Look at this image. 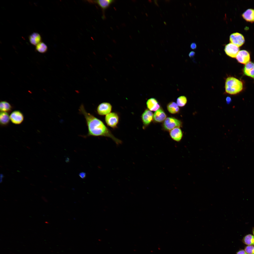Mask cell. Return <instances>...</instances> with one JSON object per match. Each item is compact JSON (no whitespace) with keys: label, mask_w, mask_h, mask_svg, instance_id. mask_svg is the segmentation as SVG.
I'll return each instance as SVG.
<instances>
[{"label":"cell","mask_w":254,"mask_h":254,"mask_svg":"<svg viewBox=\"0 0 254 254\" xmlns=\"http://www.w3.org/2000/svg\"><path fill=\"white\" fill-rule=\"evenodd\" d=\"M239 50L238 47L231 43L226 45L224 50L226 54L228 56L232 58H235Z\"/></svg>","instance_id":"cell-7"},{"label":"cell","mask_w":254,"mask_h":254,"mask_svg":"<svg viewBox=\"0 0 254 254\" xmlns=\"http://www.w3.org/2000/svg\"><path fill=\"white\" fill-rule=\"evenodd\" d=\"M245 250L247 254H254V246L248 245L245 248Z\"/></svg>","instance_id":"cell-24"},{"label":"cell","mask_w":254,"mask_h":254,"mask_svg":"<svg viewBox=\"0 0 254 254\" xmlns=\"http://www.w3.org/2000/svg\"><path fill=\"white\" fill-rule=\"evenodd\" d=\"M147 106L151 111H156L160 107V105L157 100L153 98L149 99L146 103Z\"/></svg>","instance_id":"cell-13"},{"label":"cell","mask_w":254,"mask_h":254,"mask_svg":"<svg viewBox=\"0 0 254 254\" xmlns=\"http://www.w3.org/2000/svg\"><path fill=\"white\" fill-rule=\"evenodd\" d=\"M114 1L112 0H98L95 1L96 2L103 10L108 8Z\"/></svg>","instance_id":"cell-20"},{"label":"cell","mask_w":254,"mask_h":254,"mask_svg":"<svg viewBox=\"0 0 254 254\" xmlns=\"http://www.w3.org/2000/svg\"><path fill=\"white\" fill-rule=\"evenodd\" d=\"M112 108V106L109 103L103 102L98 106L96 109L97 112L99 115H106L111 113Z\"/></svg>","instance_id":"cell-5"},{"label":"cell","mask_w":254,"mask_h":254,"mask_svg":"<svg viewBox=\"0 0 254 254\" xmlns=\"http://www.w3.org/2000/svg\"><path fill=\"white\" fill-rule=\"evenodd\" d=\"M170 134L173 139L177 142L180 141L183 135L182 132L179 127H176L171 130Z\"/></svg>","instance_id":"cell-12"},{"label":"cell","mask_w":254,"mask_h":254,"mask_svg":"<svg viewBox=\"0 0 254 254\" xmlns=\"http://www.w3.org/2000/svg\"><path fill=\"white\" fill-rule=\"evenodd\" d=\"M226 92L231 95L239 93L243 90L242 82L238 79L232 77H229L226 79L225 83Z\"/></svg>","instance_id":"cell-2"},{"label":"cell","mask_w":254,"mask_h":254,"mask_svg":"<svg viewBox=\"0 0 254 254\" xmlns=\"http://www.w3.org/2000/svg\"><path fill=\"white\" fill-rule=\"evenodd\" d=\"M29 39L30 43L36 46L41 42L42 40L41 36L37 32H34L32 34L29 36Z\"/></svg>","instance_id":"cell-16"},{"label":"cell","mask_w":254,"mask_h":254,"mask_svg":"<svg viewBox=\"0 0 254 254\" xmlns=\"http://www.w3.org/2000/svg\"><path fill=\"white\" fill-rule=\"evenodd\" d=\"M236 58L239 63L244 64H246L249 62L250 59L249 53L245 50L239 51Z\"/></svg>","instance_id":"cell-9"},{"label":"cell","mask_w":254,"mask_h":254,"mask_svg":"<svg viewBox=\"0 0 254 254\" xmlns=\"http://www.w3.org/2000/svg\"><path fill=\"white\" fill-rule=\"evenodd\" d=\"M36 49L39 52L44 53L47 51L48 47L44 43L41 42L36 46Z\"/></svg>","instance_id":"cell-22"},{"label":"cell","mask_w":254,"mask_h":254,"mask_svg":"<svg viewBox=\"0 0 254 254\" xmlns=\"http://www.w3.org/2000/svg\"><path fill=\"white\" fill-rule=\"evenodd\" d=\"M243 242L248 245H254V236L251 234L246 235L243 239Z\"/></svg>","instance_id":"cell-21"},{"label":"cell","mask_w":254,"mask_h":254,"mask_svg":"<svg viewBox=\"0 0 254 254\" xmlns=\"http://www.w3.org/2000/svg\"><path fill=\"white\" fill-rule=\"evenodd\" d=\"M10 120L8 113L1 112L0 114V123L2 126H6L9 124Z\"/></svg>","instance_id":"cell-17"},{"label":"cell","mask_w":254,"mask_h":254,"mask_svg":"<svg viewBox=\"0 0 254 254\" xmlns=\"http://www.w3.org/2000/svg\"><path fill=\"white\" fill-rule=\"evenodd\" d=\"M79 177L82 179L84 178L86 176V173L83 172H82L79 173Z\"/></svg>","instance_id":"cell-25"},{"label":"cell","mask_w":254,"mask_h":254,"mask_svg":"<svg viewBox=\"0 0 254 254\" xmlns=\"http://www.w3.org/2000/svg\"><path fill=\"white\" fill-rule=\"evenodd\" d=\"M166 115L163 110L159 108L154 114L153 118L154 120L158 122H161L166 119Z\"/></svg>","instance_id":"cell-14"},{"label":"cell","mask_w":254,"mask_h":254,"mask_svg":"<svg viewBox=\"0 0 254 254\" xmlns=\"http://www.w3.org/2000/svg\"><path fill=\"white\" fill-rule=\"evenodd\" d=\"M243 18L246 21L253 22H254V9H247L242 14Z\"/></svg>","instance_id":"cell-15"},{"label":"cell","mask_w":254,"mask_h":254,"mask_svg":"<svg viewBox=\"0 0 254 254\" xmlns=\"http://www.w3.org/2000/svg\"><path fill=\"white\" fill-rule=\"evenodd\" d=\"M181 122L178 119L172 117H168L164 120L163 126L164 128L168 131L171 130L176 127L182 126Z\"/></svg>","instance_id":"cell-4"},{"label":"cell","mask_w":254,"mask_h":254,"mask_svg":"<svg viewBox=\"0 0 254 254\" xmlns=\"http://www.w3.org/2000/svg\"><path fill=\"white\" fill-rule=\"evenodd\" d=\"M226 100L227 103L228 104L230 103L231 101V98L229 97H227L226 98Z\"/></svg>","instance_id":"cell-28"},{"label":"cell","mask_w":254,"mask_h":254,"mask_svg":"<svg viewBox=\"0 0 254 254\" xmlns=\"http://www.w3.org/2000/svg\"><path fill=\"white\" fill-rule=\"evenodd\" d=\"M105 119L108 126L114 129L117 127L119 116L117 113L114 112L110 113L106 115Z\"/></svg>","instance_id":"cell-3"},{"label":"cell","mask_w":254,"mask_h":254,"mask_svg":"<svg viewBox=\"0 0 254 254\" xmlns=\"http://www.w3.org/2000/svg\"><path fill=\"white\" fill-rule=\"evenodd\" d=\"M230 40L231 43L238 47L242 46L245 41L243 35L238 32L234 33L231 34L230 37Z\"/></svg>","instance_id":"cell-6"},{"label":"cell","mask_w":254,"mask_h":254,"mask_svg":"<svg viewBox=\"0 0 254 254\" xmlns=\"http://www.w3.org/2000/svg\"><path fill=\"white\" fill-rule=\"evenodd\" d=\"M236 254H247L245 251L244 250H241L238 251Z\"/></svg>","instance_id":"cell-26"},{"label":"cell","mask_w":254,"mask_h":254,"mask_svg":"<svg viewBox=\"0 0 254 254\" xmlns=\"http://www.w3.org/2000/svg\"><path fill=\"white\" fill-rule=\"evenodd\" d=\"M243 72L245 75L254 79V63L249 62L246 64Z\"/></svg>","instance_id":"cell-11"},{"label":"cell","mask_w":254,"mask_h":254,"mask_svg":"<svg viewBox=\"0 0 254 254\" xmlns=\"http://www.w3.org/2000/svg\"><path fill=\"white\" fill-rule=\"evenodd\" d=\"M79 110L86 120L88 129L87 136L107 137L118 145L122 144V141L115 137L101 120L86 111L83 104L80 106Z\"/></svg>","instance_id":"cell-1"},{"label":"cell","mask_w":254,"mask_h":254,"mask_svg":"<svg viewBox=\"0 0 254 254\" xmlns=\"http://www.w3.org/2000/svg\"><path fill=\"white\" fill-rule=\"evenodd\" d=\"M10 117L12 122L15 124H21L24 119L23 114L19 110H15L12 112L10 115Z\"/></svg>","instance_id":"cell-8"},{"label":"cell","mask_w":254,"mask_h":254,"mask_svg":"<svg viewBox=\"0 0 254 254\" xmlns=\"http://www.w3.org/2000/svg\"><path fill=\"white\" fill-rule=\"evenodd\" d=\"M167 108L169 112L172 114L178 112L179 110V108L177 103L173 102H170L168 104Z\"/></svg>","instance_id":"cell-19"},{"label":"cell","mask_w":254,"mask_h":254,"mask_svg":"<svg viewBox=\"0 0 254 254\" xmlns=\"http://www.w3.org/2000/svg\"><path fill=\"white\" fill-rule=\"evenodd\" d=\"M253 234H254V229L253 230Z\"/></svg>","instance_id":"cell-30"},{"label":"cell","mask_w":254,"mask_h":254,"mask_svg":"<svg viewBox=\"0 0 254 254\" xmlns=\"http://www.w3.org/2000/svg\"><path fill=\"white\" fill-rule=\"evenodd\" d=\"M12 107L11 104L6 101H1L0 103V110L1 112L7 113L9 112L12 111Z\"/></svg>","instance_id":"cell-18"},{"label":"cell","mask_w":254,"mask_h":254,"mask_svg":"<svg viewBox=\"0 0 254 254\" xmlns=\"http://www.w3.org/2000/svg\"><path fill=\"white\" fill-rule=\"evenodd\" d=\"M195 52L193 51L191 52L189 54V56L190 57H192L194 56L195 55Z\"/></svg>","instance_id":"cell-29"},{"label":"cell","mask_w":254,"mask_h":254,"mask_svg":"<svg viewBox=\"0 0 254 254\" xmlns=\"http://www.w3.org/2000/svg\"><path fill=\"white\" fill-rule=\"evenodd\" d=\"M187 98L184 96H179L177 100V104L178 106L180 107L184 106L187 103Z\"/></svg>","instance_id":"cell-23"},{"label":"cell","mask_w":254,"mask_h":254,"mask_svg":"<svg viewBox=\"0 0 254 254\" xmlns=\"http://www.w3.org/2000/svg\"><path fill=\"white\" fill-rule=\"evenodd\" d=\"M153 115L152 112L148 109L146 110L142 114L141 118L143 124L147 126L152 121Z\"/></svg>","instance_id":"cell-10"},{"label":"cell","mask_w":254,"mask_h":254,"mask_svg":"<svg viewBox=\"0 0 254 254\" xmlns=\"http://www.w3.org/2000/svg\"><path fill=\"white\" fill-rule=\"evenodd\" d=\"M190 47L192 49H195L196 47V44L194 43H192L190 45Z\"/></svg>","instance_id":"cell-27"}]
</instances>
